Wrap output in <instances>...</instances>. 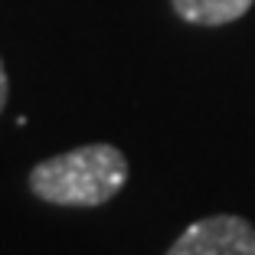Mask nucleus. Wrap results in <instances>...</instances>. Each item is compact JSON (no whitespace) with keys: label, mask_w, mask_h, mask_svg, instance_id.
<instances>
[{"label":"nucleus","mask_w":255,"mask_h":255,"mask_svg":"<svg viewBox=\"0 0 255 255\" xmlns=\"http://www.w3.org/2000/svg\"><path fill=\"white\" fill-rule=\"evenodd\" d=\"M128 180V160L112 144H85L49 160L30 173V190L53 206H102Z\"/></svg>","instance_id":"obj_1"},{"label":"nucleus","mask_w":255,"mask_h":255,"mask_svg":"<svg viewBox=\"0 0 255 255\" xmlns=\"http://www.w3.org/2000/svg\"><path fill=\"white\" fill-rule=\"evenodd\" d=\"M167 255H255V226L233 213L196 219Z\"/></svg>","instance_id":"obj_2"},{"label":"nucleus","mask_w":255,"mask_h":255,"mask_svg":"<svg viewBox=\"0 0 255 255\" xmlns=\"http://www.w3.org/2000/svg\"><path fill=\"white\" fill-rule=\"evenodd\" d=\"M177 16L196 26H226L252 10L255 0H170Z\"/></svg>","instance_id":"obj_3"},{"label":"nucleus","mask_w":255,"mask_h":255,"mask_svg":"<svg viewBox=\"0 0 255 255\" xmlns=\"http://www.w3.org/2000/svg\"><path fill=\"white\" fill-rule=\"evenodd\" d=\"M7 92H10V85H7V69H3V59H0V112H3V105H7Z\"/></svg>","instance_id":"obj_4"}]
</instances>
